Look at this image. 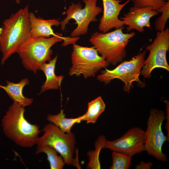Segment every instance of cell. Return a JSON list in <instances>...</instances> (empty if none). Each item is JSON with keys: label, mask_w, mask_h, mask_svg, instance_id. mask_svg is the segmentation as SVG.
Wrapping results in <instances>:
<instances>
[{"label": "cell", "mask_w": 169, "mask_h": 169, "mask_svg": "<svg viewBox=\"0 0 169 169\" xmlns=\"http://www.w3.org/2000/svg\"><path fill=\"white\" fill-rule=\"evenodd\" d=\"M57 152L53 148L48 145L37 146L36 154L41 153H45L47 156L50 169H62L65 164L63 157L58 156Z\"/></svg>", "instance_id": "cell-19"}, {"label": "cell", "mask_w": 169, "mask_h": 169, "mask_svg": "<svg viewBox=\"0 0 169 169\" xmlns=\"http://www.w3.org/2000/svg\"><path fill=\"white\" fill-rule=\"evenodd\" d=\"M64 110L61 109L60 112L56 115L49 114L46 118L47 120L57 127L64 133H69L75 124L79 123L83 117V115L78 117L73 118H66Z\"/></svg>", "instance_id": "cell-17"}, {"label": "cell", "mask_w": 169, "mask_h": 169, "mask_svg": "<svg viewBox=\"0 0 169 169\" xmlns=\"http://www.w3.org/2000/svg\"><path fill=\"white\" fill-rule=\"evenodd\" d=\"M145 131L138 127H132L117 139L112 141L106 140L103 148L132 156L145 151Z\"/></svg>", "instance_id": "cell-11"}, {"label": "cell", "mask_w": 169, "mask_h": 169, "mask_svg": "<svg viewBox=\"0 0 169 169\" xmlns=\"http://www.w3.org/2000/svg\"><path fill=\"white\" fill-rule=\"evenodd\" d=\"M25 109L13 102L2 119L5 135L18 146L29 148L37 144L42 131L37 124H32L25 118Z\"/></svg>", "instance_id": "cell-3"}, {"label": "cell", "mask_w": 169, "mask_h": 169, "mask_svg": "<svg viewBox=\"0 0 169 169\" xmlns=\"http://www.w3.org/2000/svg\"><path fill=\"white\" fill-rule=\"evenodd\" d=\"M72 66L69 70L70 75H83L85 78L94 77L100 69L109 64L101 56L94 46L88 47L73 44L71 54Z\"/></svg>", "instance_id": "cell-7"}, {"label": "cell", "mask_w": 169, "mask_h": 169, "mask_svg": "<svg viewBox=\"0 0 169 169\" xmlns=\"http://www.w3.org/2000/svg\"><path fill=\"white\" fill-rule=\"evenodd\" d=\"M164 5L157 11L161 15L158 17L155 22V28L157 31L164 30L166 25L169 18V0H165Z\"/></svg>", "instance_id": "cell-22"}, {"label": "cell", "mask_w": 169, "mask_h": 169, "mask_svg": "<svg viewBox=\"0 0 169 169\" xmlns=\"http://www.w3.org/2000/svg\"><path fill=\"white\" fill-rule=\"evenodd\" d=\"M16 3L18 4H19L20 2V0H15Z\"/></svg>", "instance_id": "cell-25"}, {"label": "cell", "mask_w": 169, "mask_h": 169, "mask_svg": "<svg viewBox=\"0 0 169 169\" xmlns=\"http://www.w3.org/2000/svg\"><path fill=\"white\" fill-rule=\"evenodd\" d=\"M152 166L151 162H145L142 161L139 164L135 166L136 169H150Z\"/></svg>", "instance_id": "cell-24"}, {"label": "cell", "mask_w": 169, "mask_h": 169, "mask_svg": "<svg viewBox=\"0 0 169 169\" xmlns=\"http://www.w3.org/2000/svg\"></svg>", "instance_id": "cell-27"}, {"label": "cell", "mask_w": 169, "mask_h": 169, "mask_svg": "<svg viewBox=\"0 0 169 169\" xmlns=\"http://www.w3.org/2000/svg\"><path fill=\"white\" fill-rule=\"evenodd\" d=\"M58 55L48 62L45 63L40 67L39 70L44 73L46 76V80L41 86L40 93L49 90L58 89L60 86L63 76H57L55 72L56 64Z\"/></svg>", "instance_id": "cell-16"}, {"label": "cell", "mask_w": 169, "mask_h": 169, "mask_svg": "<svg viewBox=\"0 0 169 169\" xmlns=\"http://www.w3.org/2000/svg\"><path fill=\"white\" fill-rule=\"evenodd\" d=\"M165 112L156 108L151 109L147 120V127L145 131V148L147 154L162 162H166V154L162 151L164 143L169 140L161 128L166 119Z\"/></svg>", "instance_id": "cell-9"}, {"label": "cell", "mask_w": 169, "mask_h": 169, "mask_svg": "<svg viewBox=\"0 0 169 169\" xmlns=\"http://www.w3.org/2000/svg\"><path fill=\"white\" fill-rule=\"evenodd\" d=\"M103 14L100 20L99 30L102 33L108 32L113 28L115 29L124 27L123 22L119 16L123 8L130 1L128 0L123 4L122 0H102Z\"/></svg>", "instance_id": "cell-13"}, {"label": "cell", "mask_w": 169, "mask_h": 169, "mask_svg": "<svg viewBox=\"0 0 169 169\" xmlns=\"http://www.w3.org/2000/svg\"><path fill=\"white\" fill-rule=\"evenodd\" d=\"M132 156L127 154L113 151L112 163L110 169H128L131 166Z\"/></svg>", "instance_id": "cell-21"}, {"label": "cell", "mask_w": 169, "mask_h": 169, "mask_svg": "<svg viewBox=\"0 0 169 169\" xmlns=\"http://www.w3.org/2000/svg\"><path fill=\"white\" fill-rule=\"evenodd\" d=\"M44 133L38 137L37 146H49L54 149L63 157L65 164L80 168L78 160L74 158L75 148V135L72 132L64 133L52 123L45 125Z\"/></svg>", "instance_id": "cell-6"}, {"label": "cell", "mask_w": 169, "mask_h": 169, "mask_svg": "<svg viewBox=\"0 0 169 169\" xmlns=\"http://www.w3.org/2000/svg\"><path fill=\"white\" fill-rule=\"evenodd\" d=\"M79 37H64L57 33L56 36L47 38L29 37L19 46L16 53L20 58L24 67L36 74L41 65L52 59L51 48L55 44L64 41L62 46L75 43Z\"/></svg>", "instance_id": "cell-1"}, {"label": "cell", "mask_w": 169, "mask_h": 169, "mask_svg": "<svg viewBox=\"0 0 169 169\" xmlns=\"http://www.w3.org/2000/svg\"><path fill=\"white\" fill-rule=\"evenodd\" d=\"M124 28L104 33L96 32L89 39L109 64L115 65L125 58L126 47L130 39L135 35L134 32L124 33L123 29Z\"/></svg>", "instance_id": "cell-4"}, {"label": "cell", "mask_w": 169, "mask_h": 169, "mask_svg": "<svg viewBox=\"0 0 169 169\" xmlns=\"http://www.w3.org/2000/svg\"><path fill=\"white\" fill-rule=\"evenodd\" d=\"M153 42L147 46L146 50L149 55L145 60L141 72L144 78L151 77L152 71L156 68H161L169 71V66L166 59V54L169 49V29L157 31Z\"/></svg>", "instance_id": "cell-10"}, {"label": "cell", "mask_w": 169, "mask_h": 169, "mask_svg": "<svg viewBox=\"0 0 169 169\" xmlns=\"http://www.w3.org/2000/svg\"><path fill=\"white\" fill-rule=\"evenodd\" d=\"M106 139L103 135L100 136L96 140L95 144V150L90 151L88 154L93 155L92 156L89 157V162L87 167L90 169H100L101 166L99 159V156L101 149L103 148Z\"/></svg>", "instance_id": "cell-20"}, {"label": "cell", "mask_w": 169, "mask_h": 169, "mask_svg": "<svg viewBox=\"0 0 169 169\" xmlns=\"http://www.w3.org/2000/svg\"><path fill=\"white\" fill-rule=\"evenodd\" d=\"M2 28L0 27V36L1 33L2 32Z\"/></svg>", "instance_id": "cell-26"}, {"label": "cell", "mask_w": 169, "mask_h": 169, "mask_svg": "<svg viewBox=\"0 0 169 169\" xmlns=\"http://www.w3.org/2000/svg\"><path fill=\"white\" fill-rule=\"evenodd\" d=\"M159 13L157 11L151 7L139 8L133 6L130 8L129 11L124 13L120 19L127 26V32L135 29L142 33L145 30L144 27L151 29L150 19Z\"/></svg>", "instance_id": "cell-12"}, {"label": "cell", "mask_w": 169, "mask_h": 169, "mask_svg": "<svg viewBox=\"0 0 169 169\" xmlns=\"http://www.w3.org/2000/svg\"><path fill=\"white\" fill-rule=\"evenodd\" d=\"M106 105L101 96H99L88 103L86 112L83 115L82 121L87 123H95L98 117L105 110Z\"/></svg>", "instance_id": "cell-18"}, {"label": "cell", "mask_w": 169, "mask_h": 169, "mask_svg": "<svg viewBox=\"0 0 169 169\" xmlns=\"http://www.w3.org/2000/svg\"><path fill=\"white\" fill-rule=\"evenodd\" d=\"M29 19L30 25V37H42L49 38L56 36L57 33H54L53 26L58 27L60 24V19H44L36 17L34 14L30 12Z\"/></svg>", "instance_id": "cell-14"}, {"label": "cell", "mask_w": 169, "mask_h": 169, "mask_svg": "<svg viewBox=\"0 0 169 169\" xmlns=\"http://www.w3.org/2000/svg\"><path fill=\"white\" fill-rule=\"evenodd\" d=\"M146 52V50H144L130 60L122 62L113 70L105 68L97 76V79L107 84L114 79H119L124 83L123 90L128 93L133 88L132 83L134 82H136L140 87H144L145 84L140 80L139 77L145 60Z\"/></svg>", "instance_id": "cell-5"}, {"label": "cell", "mask_w": 169, "mask_h": 169, "mask_svg": "<svg viewBox=\"0 0 169 169\" xmlns=\"http://www.w3.org/2000/svg\"><path fill=\"white\" fill-rule=\"evenodd\" d=\"M133 3L134 6L141 8L146 7H151L157 10L165 4V0H130Z\"/></svg>", "instance_id": "cell-23"}, {"label": "cell", "mask_w": 169, "mask_h": 169, "mask_svg": "<svg viewBox=\"0 0 169 169\" xmlns=\"http://www.w3.org/2000/svg\"><path fill=\"white\" fill-rule=\"evenodd\" d=\"M29 13L27 5L4 21L0 36V49L3 54L2 64L30 37Z\"/></svg>", "instance_id": "cell-2"}, {"label": "cell", "mask_w": 169, "mask_h": 169, "mask_svg": "<svg viewBox=\"0 0 169 169\" xmlns=\"http://www.w3.org/2000/svg\"><path fill=\"white\" fill-rule=\"evenodd\" d=\"M7 85H2L0 84V87L3 89L13 102L20 106L24 107L32 104L33 100L24 96L23 90L24 86L29 83L27 78L21 79L17 83H13L6 81Z\"/></svg>", "instance_id": "cell-15"}, {"label": "cell", "mask_w": 169, "mask_h": 169, "mask_svg": "<svg viewBox=\"0 0 169 169\" xmlns=\"http://www.w3.org/2000/svg\"><path fill=\"white\" fill-rule=\"evenodd\" d=\"M85 4L84 7L82 8L80 3H71L68 9L62 14L66 15L65 18L60 21V28L64 31L66 25L71 19L75 20V24L77 27L71 33L70 37H79L87 33L89 25L91 22L98 21L96 16L102 11V8L97 6L98 0H82Z\"/></svg>", "instance_id": "cell-8"}]
</instances>
